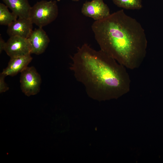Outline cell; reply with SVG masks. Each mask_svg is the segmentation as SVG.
Here are the masks:
<instances>
[{
    "mask_svg": "<svg viewBox=\"0 0 163 163\" xmlns=\"http://www.w3.org/2000/svg\"><path fill=\"white\" fill-rule=\"evenodd\" d=\"M71 58L70 69L92 99H117L129 91L131 81L126 68L101 50L84 43Z\"/></svg>",
    "mask_w": 163,
    "mask_h": 163,
    "instance_id": "cell-1",
    "label": "cell"
},
{
    "mask_svg": "<svg viewBox=\"0 0 163 163\" xmlns=\"http://www.w3.org/2000/svg\"><path fill=\"white\" fill-rule=\"evenodd\" d=\"M100 50L126 68H139L147 53L145 30L136 19L121 9L91 25Z\"/></svg>",
    "mask_w": 163,
    "mask_h": 163,
    "instance_id": "cell-2",
    "label": "cell"
},
{
    "mask_svg": "<svg viewBox=\"0 0 163 163\" xmlns=\"http://www.w3.org/2000/svg\"><path fill=\"white\" fill-rule=\"evenodd\" d=\"M58 14L56 1L42 0L31 7L29 18L33 24L42 27L54 21Z\"/></svg>",
    "mask_w": 163,
    "mask_h": 163,
    "instance_id": "cell-3",
    "label": "cell"
},
{
    "mask_svg": "<svg viewBox=\"0 0 163 163\" xmlns=\"http://www.w3.org/2000/svg\"><path fill=\"white\" fill-rule=\"evenodd\" d=\"M20 82L22 92L29 96L37 94L40 90L41 79L33 66L27 67L21 73Z\"/></svg>",
    "mask_w": 163,
    "mask_h": 163,
    "instance_id": "cell-4",
    "label": "cell"
},
{
    "mask_svg": "<svg viewBox=\"0 0 163 163\" xmlns=\"http://www.w3.org/2000/svg\"><path fill=\"white\" fill-rule=\"evenodd\" d=\"M4 50L10 58L30 54V46L28 38L10 37L6 42Z\"/></svg>",
    "mask_w": 163,
    "mask_h": 163,
    "instance_id": "cell-5",
    "label": "cell"
},
{
    "mask_svg": "<svg viewBox=\"0 0 163 163\" xmlns=\"http://www.w3.org/2000/svg\"><path fill=\"white\" fill-rule=\"evenodd\" d=\"M81 12L85 16L92 18L95 21L105 18L110 14L109 8L103 0H92L83 4Z\"/></svg>",
    "mask_w": 163,
    "mask_h": 163,
    "instance_id": "cell-6",
    "label": "cell"
},
{
    "mask_svg": "<svg viewBox=\"0 0 163 163\" xmlns=\"http://www.w3.org/2000/svg\"><path fill=\"white\" fill-rule=\"evenodd\" d=\"M28 39L31 53L36 55L43 53L50 42L49 37L42 27H39L33 30Z\"/></svg>",
    "mask_w": 163,
    "mask_h": 163,
    "instance_id": "cell-7",
    "label": "cell"
},
{
    "mask_svg": "<svg viewBox=\"0 0 163 163\" xmlns=\"http://www.w3.org/2000/svg\"><path fill=\"white\" fill-rule=\"evenodd\" d=\"M33 24L29 18H18L8 26L7 33L10 37L28 38L33 30Z\"/></svg>",
    "mask_w": 163,
    "mask_h": 163,
    "instance_id": "cell-8",
    "label": "cell"
},
{
    "mask_svg": "<svg viewBox=\"0 0 163 163\" xmlns=\"http://www.w3.org/2000/svg\"><path fill=\"white\" fill-rule=\"evenodd\" d=\"M32 59L30 54L11 58L7 66L2 73L5 76H15L26 68Z\"/></svg>",
    "mask_w": 163,
    "mask_h": 163,
    "instance_id": "cell-9",
    "label": "cell"
},
{
    "mask_svg": "<svg viewBox=\"0 0 163 163\" xmlns=\"http://www.w3.org/2000/svg\"><path fill=\"white\" fill-rule=\"evenodd\" d=\"M18 18H29L31 7L28 0H2Z\"/></svg>",
    "mask_w": 163,
    "mask_h": 163,
    "instance_id": "cell-10",
    "label": "cell"
},
{
    "mask_svg": "<svg viewBox=\"0 0 163 163\" xmlns=\"http://www.w3.org/2000/svg\"><path fill=\"white\" fill-rule=\"evenodd\" d=\"M5 4L0 3V24L8 26L17 19L18 17L10 12Z\"/></svg>",
    "mask_w": 163,
    "mask_h": 163,
    "instance_id": "cell-11",
    "label": "cell"
},
{
    "mask_svg": "<svg viewBox=\"0 0 163 163\" xmlns=\"http://www.w3.org/2000/svg\"><path fill=\"white\" fill-rule=\"evenodd\" d=\"M117 6L127 9L138 10L142 7V0H112Z\"/></svg>",
    "mask_w": 163,
    "mask_h": 163,
    "instance_id": "cell-12",
    "label": "cell"
},
{
    "mask_svg": "<svg viewBox=\"0 0 163 163\" xmlns=\"http://www.w3.org/2000/svg\"><path fill=\"white\" fill-rule=\"evenodd\" d=\"M6 76L2 73L0 75V93L5 92L9 89V87L5 82V78Z\"/></svg>",
    "mask_w": 163,
    "mask_h": 163,
    "instance_id": "cell-13",
    "label": "cell"
},
{
    "mask_svg": "<svg viewBox=\"0 0 163 163\" xmlns=\"http://www.w3.org/2000/svg\"><path fill=\"white\" fill-rule=\"evenodd\" d=\"M6 42L0 37V52L2 53V51L4 50Z\"/></svg>",
    "mask_w": 163,
    "mask_h": 163,
    "instance_id": "cell-14",
    "label": "cell"
},
{
    "mask_svg": "<svg viewBox=\"0 0 163 163\" xmlns=\"http://www.w3.org/2000/svg\"><path fill=\"white\" fill-rule=\"evenodd\" d=\"M72 0L74 1H78L79 0Z\"/></svg>",
    "mask_w": 163,
    "mask_h": 163,
    "instance_id": "cell-15",
    "label": "cell"
},
{
    "mask_svg": "<svg viewBox=\"0 0 163 163\" xmlns=\"http://www.w3.org/2000/svg\"><path fill=\"white\" fill-rule=\"evenodd\" d=\"M57 1H58V2H59L61 0H57Z\"/></svg>",
    "mask_w": 163,
    "mask_h": 163,
    "instance_id": "cell-16",
    "label": "cell"
}]
</instances>
